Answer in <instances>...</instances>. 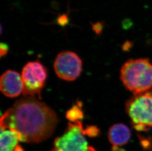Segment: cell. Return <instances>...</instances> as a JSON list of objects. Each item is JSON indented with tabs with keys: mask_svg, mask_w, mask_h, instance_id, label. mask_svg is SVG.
I'll return each mask as SVG.
<instances>
[{
	"mask_svg": "<svg viewBox=\"0 0 152 151\" xmlns=\"http://www.w3.org/2000/svg\"><path fill=\"white\" fill-rule=\"evenodd\" d=\"M50 107L33 97L18 100L1 116V129H13L24 136L27 142H40L53 134L58 123Z\"/></svg>",
	"mask_w": 152,
	"mask_h": 151,
	"instance_id": "obj_1",
	"label": "cell"
},
{
	"mask_svg": "<svg viewBox=\"0 0 152 151\" xmlns=\"http://www.w3.org/2000/svg\"><path fill=\"white\" fill-rule=\"evenodd\" d=\"M120 78L134 95L148 91L152 89V63L148 59L129 60L122 67Z\"/></svg>",
	"mask_w": 152,
	"mask_h": 151,
	"instance_id": "obj_2",
	"label": "cell"
},
{
	"mask_svg": "<svg viewBox=\"0 0 152 151\" xmlns=\"http://www.w3.org/2000/svg\"><path fill=\"white\" fill-rule=\"evenodd\" d=\"M126 111L135 130L148 131L152 127V89L134 95L126 102Z\"/></svg>",
	"mask_w": 152,
	"mask_h": 151,
	"instance_id": "obj_3",
	"label": "cell"
},
{
	"mask_svg": "<svg viewBox=\"0 0 152 151\" xmlns=\"http://www.w3.org/2000/svg\"><path fill=\"white\" fill-rule=\"evenodd\" d=\"M83 131L81 121L69 123L63 136L55 140V148L61 151H97L94 147L88 146Z\"/></svg>",
	"mask_w": 152,
	"mask_h": 151,
	"instance_id": "obj_4",
	"label": "cell"
},
{
	"mask_svg": "<svg viewBox=\"0 0 152 151\" xmlns=\"http://www.w3.org/2000/svg\"><path fill=\"white\" fill-rule=\"evenodd\" d=\"M21 77L24 85V96H40L48 77L47 71L43 65L38 61L28 63L23 67Z\"/></svg>",
	"mask_w": 152,
	"mask_h": 151,
	"instance_id": "obj_5",
	"label": "cell"
},
{
	"mask_svg": "<svg viewBox=\"0 0 152 151\" xmlns=\"http://www.w3.org/2000/svg\"><path fill=\"white\" fill-rule=\"evenodd\" d=\"M82 66L80 57L75 53L70 51L60 53L54 64L57 75L68 81H72L79 77L82 71Z\"/></svg>",
	"mask_w": 152,
	"mask_h": 151,
	"instance_id": "obj_6",
	"label": "cell"
},
{
	"mask_svg": "<svg viewBox=\"0 0 152 151\" xmlns=\"http://www.w3.org/2000/svg\"><path fill=\"white\" fill-rule=\"evenodd\" d=\"M24 85L21 75L13 70H7L1 78L0 89L4 95L10 98L17 97L23 92Z\"/></svg>",
	"mask_w": 152,
	"mask_h": 151,
	"instance_id": "obj_7",
	"label": "cell"
},
{
	"mask_svg": "<svg viewBox=\"0 0 152 151\" xmlns=\"http://www.w3.org/2000/svg\"><path fill=\"white\" fill-rule=\"evenodd\" d=\"M108 137L113 145L123 146L126 145L131 139V130L125 124H114L109 128Z\"/></svg>",
	"mask_w": 152,
	"mask_h": 151,
	"instance_id": "obj_8",
	"label": "cell"
},
{
	"mask_svg": "<svg viewBox=\"0 0 152 151\" xmlns=\"http://www.w3.org/2000/svg\"><path fill=\"white\" fill-rule=\"evenodd\" d=\"M21 136L13 129H1V151H15Z\"/></svg>",
	"mask_w": 152,
	"mask_h": 151,
	"instance_id": "obj_9",
	"label": "cell"
},
{
	"mask_svg": "<svg viewBox=\"0 0 152 151\" xmlns=\"http://www.w3.org/2000/svg\"><path fill=\"white\" fill-rule=\"evenodd\" d=\"M84 114L79 104L74 105L66 111V118L72 122H75L83 118Z\"/></svg>",
	"mask_w": 152,
	"mask_h": 151,
	"instance_id": "obj_10",
	"label": "cell"
},
{
	"mask_svg": "<svg viewBox=\"0 0 152 151\" xmlns=\"http://www.w3.org/2000/svg\"><path fill=\"white\" fill-rule=\"evenodd\" d=\"M139 138V142L144 150L152 151V138L151 136H145L140 134H137Z\"/></svg>",
	"mask_w": 152,
	"mask_h": 151,
	"instance_id": "obj_11",
	"label": "cell"
},
{
	"mask_svg": "<svg viewBox=\"0 0 152 151\" xmlns=\"http://www.w3.org/2000/svg\"><path fill=\"white\" fill-rule=\"evenodd\" d=\"M101 131L99 128L96 126H89L85 130H83L82 133L84 135H87L90 137H95L98 136L100 134Z\"/></svg>",
	"mask_w": 152,
	"mask_h": 151,
	"instance_id": "obj_12",
	"label": "cell"
},
{
	"mask_svg": "<svg viewBox=\"0 0 152 151\" xmlns=\"http://www.w3.org/2000/svg\"><path fill=\"white\" fill-rule=\"evenodd\" d=\"M57 22L62 27L66 26L69 23V12L66 13L59 15L57 19Z\"/></svg>",
	"mask_w": 152,
	"mask_h": 151,
	"instance_id": "obj_13",
	"label": "cell"
},
{
	"mask_svg": "<svg viewBox=\"0 0 152 151\" xmlns=\"http://www.w3.org/2000/svg\"><path fill=\"white\" fill-rule=\"evenodd\" d=\"M92 29L97 35H100L102 32L103 29V24L102 22H98L95 24H92Z\"/></svg>",
	"mask_w": 152,
	"mask_h": 151,
	"instance_id": "obj_14",
	"label": "cell"
},
{
	"mask_svg": "<svg viewBox=\"0 0 152 151\" xmlns=\"http://www.w3.org/2000/svg\"><path fill=\"white\" fill-rule=\"evenodd\" d=\"M9 51V48L7 45L4 43H1L0 46V53L1 56H4L7 54Z\"/></svg>",
	"mask_w": 152,
	"mask_h": 151,
	"instance_id": "obj_15",
	"label": "cell"
},
{
	"mask_svg": "<svg viewBox=\"0 0 152 151\" xmlns=\"http://www.w3.org/2000/svg\"><path fill=\"white\" fill-rule=\"evenodd\" d=\"M112 151H126L124 149L119 148L118 146H112V149H111Z\"/></svg>",
	"mask_w": 152,
	"mask_h": 151,
	"instance_id": "obj_16",
	"label": "cell"
},
{
	"mask_svg": "<svg viewBox=\"0 0 152 151\" xmlns=\"http://www.w3.org/2000/svg\"><path fill=\"white\" fill-rule=\"evenodd\" d=\"M15 151H24V149L22 148L21 146L18 145L15 149Z\"/></svg>",
	"mask_w": 152,
	"mask_h": 151,
	"instance_id": "obj_17",
	"label": "cell"
}]
</instances>
